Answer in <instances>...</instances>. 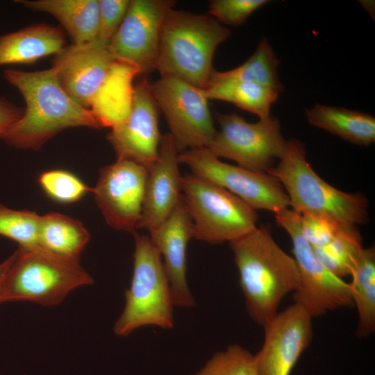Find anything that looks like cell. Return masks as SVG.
Here are the masks:
<instances>
[{
  "label": "cell",
  "mask_w": 375,
  "mask_h": 375,
  "mask_svg": "<svg viewBox=\"0 0 375 375\" xmlns=\"http://www.w3.org/2000/svg\"><path fill=\"white\" fill-rule=\"evenodd\" d=\"M3 75L26 103L22 116L2 138L8 145L36 151L68 128L103 127L92 109L83 108L65 91L53 67L36 72L7 69Z\"/></svg>",
  "instance_id": "obj_1"
},
{
  "label": "cell",
  "mask_w": 375,
  "mask_h": 375,
  "mask_svg": "<svg viewBox=\"0 0 375 375\" xmlns=\"http://www.w3.org/2000/svg\"><path fill=\"white\" fill-rule=\"evenodd\" d=\"M229 244L248 314L263 326L278 312L285 297L297 290L299 275L296 262L263 225Z\"/></svg>",
  "instance_id": "obj_2"
},
{
  "label": "cell",
  "mask_w": 375,
  "mask_h": 375,
  "mask_svg": "<svg viewBox=\"0 0 375 375\" xmlns=\"http://www.w3.org/2000/svg\"><path fill=\"white\" fill-rule=\"evenodd\" d=\"M231 35L209 15L171 8L161 25L156 69L205 90L212 72L217 47Z\"/></svg>",
  "instance_id": "obj_3"
},
{
  "label": "cell",
  "mask_w": 375,
  "mask_h": 375,
  "mask_svg": "<svg viewBox=\"0 0 375 375\" xmlns=\"http://www.w3.org/2000/svg\"><path fill=\"white\" fill-rule=\"evenodd\" d=\"M267 173L280 182L289 198L290 208L299 213H310L356 226L368 220V201L360 193L342 192L324 181L306 159V149L300 140H287L278 165Z\"/></svg>",
  "instance_id": "obj_4"
},
{
  "label": "cell",
  "mask_w": 375,
  "mask_h": 375,
  "mask_svg": "<svg viewBox=\"0 0 375 375\" xmlns=\"http://www.w3.org/2000/svg\"><path fill=\"white\" fill-rule=\"evenodd\" d=\"M0 283V303L29 301L57 306L73 290L93 283L79 260L65 258L40 247L19 248Z\"/></svg>",
  "instance_id": "obj_5"
},
{
  "label": "cell",
  "mask_w": 375,
  "mask_h": 375,
  "mask_svg": "<svg viewBox=\"0 0 375 375\" xmlns=\"http://www.w3.org/2000/svg\"><path fill=\"white\" fill-rule=\"evenodd\" d=\"M174 307L160 253L148 235L135 233L132 278L114 333L124 337L147 326L171 329L174 326Z\"/></svg>",
  "instance_id": "obj_6"
},
{
  "label": "cell",
  "mask_w": 375,
  "mask_h": 375,
  "mask_svg": "<svg viewBox=\"0 0 375 375\" xmlns=\"http://www.w3.org/2000/svg\"><path fill=\"white\" fill-rule=\"evenodd\" d=\"M181 194L197 240L211 244L231 242L257 227L256 209L226 189L193 173L183 176Z\"/></svg>",
  "instance_id": "obj_7"
},
{
  "label": "cell",
  "mask_w": 375,
  "mask_h": 375,
  "mask_svg": "<svg viewBox=\"0 0 375 375\" xmlns=\"http://www.w3.org/2000/svg\"><path fill=\"white\" fill-rule=\"evenodd\" d=\"M276 223L290 235L299 285L292 293L295 303L312 318L328 311L351 306L349 283L331 272L319 260L300 228V215L288 208L274 215Z\"/></svg>",
  "instance_id": "obj_8"
},
{
  "label": "cell",
  "mask_w": 375,
  "mask_h": 375,
  "mask_svg": "<svg viewBox=\"0 0 375 375\" xmlns=\"http://www.w3.org/2000/svg\"><path fill=\"white\" fill-rule=\"evenodd\" d=\"M220 130L207 149L217 158L235 161L238 166L267 172L283 153L286 142L279 120L272 116L248 122L235 112H215Z\"/></svg>",
  "instance_id": "obj_9"
},
{
  "label": "cell",
  "mask_w": 375,
  "mask_h": 375,
  "mask_svg": "<svg viewBox=\"0 0 375 375\" xmlns=\"http://www.w3.org/2000/svg\"><path fill=\"white\" fill-rule=\"evenodd\" d=\"M151 88L178 151L207 148L217 131L204 90L174 76H161Z\"/></svg>",
  "instance_id": "obj_10"
},
{
  "label": "cell",
  "mask_w": 375,
  "mask_h": 375,
  "mask_svg": "<svg viewBox=\"0 0 375 375\" xmlns=\"http://www.w3.org/2000/svg\"><path fill=\"white\" fill-rule=\"evenodd\" d=\"M178 162L188 166L192 173L226 189L256 210H266L275 215L290 208L283 186L267 172L224 162L206 147L181 152Z\"/></svg>",
  "instance_id": "obj_11"
},
{
  "label": "cell",
  "mask_w": 375,
  "mask_h": 375,
  "mask_svg": "<svg viewBox=\"0 0 375 375\" xmlns=\"http://www.w3.org/2000/svg\"><path fill=\"white\" fill-rule=\"evenodd\" d=\"M171 0H132L108 43L113 60L135 74L156 69L162 20L173 8Z\"/></svg>",
  "instance_id": "obj_12"
},
{
  "label": "cell",
  "mask_w": 375,
  "mask_h": 375,
  "mask_svg": "<svg viewBox=\"0 0 375 375\" xmlns=\"http://www.w3.org/2000/svg\"><path fill=\"white\" fill-rule=\"evenodd\" d=\"M148 171L135 162L120 159L100 170L92 192L110 227L135 232L141 217Z\"/></svg>",
  "instance_id": "obj_13"
},
{
  "label": "cell",
  "mask_w": 375,
  "mask_h": 375,
  "mask_svg": "<svg viewBox=\"0 0 375 375\" xmlns=\"http://www.w3.org/2000/svg\"><path fill=\"white\" fill-rule=\"evenodd\" d=\"M158 110L151 84L144 78L132 88L127 117L113 126L107 135L117 159L149 169L158 158L162 139Z\"/></svg>",
  "instance_id": "obj_14"
},
{
  "label": "cell",
  "mask_w": 375,
  "mask_h": 375,
  "mask_svg": "<svg viewBox=\"0 0 375 375\" xmlns=\"http://www.w3.org/2000/svg\"><path fill=\"white\" fill-rule=\"evenodd\" d=\"M108 43L96 39L72 44L53 60L52 67L61 86L83 108H93L117 64L109 52Z\"/></svg>",
  "instance_id": "obj_15"
},
{
  "label": "cell",
  "mask_w": 375,
  "mask_h": 375,
  "mask_svg": "<svg viewBox=\"0 0 375 375\" xmlns=\"http://www.w3.org/2000/svg\"><path fill=\"white\" fill-rule=\"evenodd\" d=\"M312 318L294 303L264 326V341L254 355L258 375H291L312 340Z\"/></svg>",
  "instance_id": "obj_16"
},
{
  "label": "cell",
  "mask_w": 375,
  "mask_h": 375,
  "mask_svg": "<svg viewBox=\"0 0 375 375\" xmlns=\"http://www.w3.org/2000/svg\"><path fill=\"white\" fill-rule=\"evenodd\" d=\"M149 232L151 242L164 260L174 306L194 307L196 302L186 275L187 249L194 238V226L182 197L170 215Z\"/></svg>",
  "instance_id": "obj_17"
},
{
  "label": "cell",
  "mask_w": 375,
  "mask_h": 375,
  "mask_svg": "<svg viewBox=\"0 0 375 375\" xmlns=\"http://www.w3.org/2000/svg\"><path fill=\"white\" fill-rule=\"evenodd\" d=\"M169 133L162 136L158 158L148 171L138 228L148 231L162 223L181 199L178 153Z\"/></svg>",
  "instance_id": "obj_18"
},
{
  "label": "cell",
  "mask_w": 375,
  "mask_h": 375,
  "mask_svg": "<svg viewBox=\"0 0 375 375\" xmlns=\"http://www.w3.org/2000/svg\"><path fill=\"white\" fill-rule=\"evenodd\" d=\"M63 30L40 24L0 35V66L29 65L66 47Z\"/></svg>",
  "instance_id": "obj_19"
},
{
  "label": "cell",
  "mask_w": 375,
  "mask_h": 375,
  "mask_svg": "<svg viewBox=\"0 0 375 375\" xmlns=\"http://www.w3.org/2000/svg\"><path fill=\"white\" fill-rule=\"evenodd\" d=\"M17 2L30 10L51 15L70 35L74 44H85L97 38L98 0H22Z\"/></svg>",
  "instance_id": "obj_20"
},
{
  "label": "cell",
  "mask_w": 375,
  "mask_h": 375,
  "mask_svg": "<svg viewBox=\"0 0 375 375\" xmlns=\"http://www.w3.org/2000/svg\"><path fill=\"white\" fill-rule=\"evenodd\" d=\"M308 122L349 142L369 146L375 142L373 115L334 106L315 103L306 110Z\"/></svg>",
  "instance_id": "obj_21"
},
{
  "label": "cell",
  "mask_w": 375,
  "mask_h": 375,
  "mask_svg": "<svg viewBox=\"0 0 375 375\" xmlns=\"http://www.w3.org/2000/svg\"><path fill=\"white\" fill-rule=\"evenodd\" d=\"M214 71L204 90L208 100L232 103L259 119L271 116L272 106L278 100L280 92L253 82L220 78L215 75Z\"/></svg>",
  "instance_id": "obj_22"
},
{
  "label": "cell",
  "mask_w": 375,
  "mask_h": 375,
  "mask_svg": "<svg viewBox=\"0 0 375 375\" xmlns=\"http://www.w3.org/2000/svg\"><path fill=\"white\" fill-rule=\"evenodd\" d=\"M38 239L40 248L65 258L79 260L90 234L80 221L53 212L40 216Z\"/></svg>",
  "instance_id": "obj_23"
},
{
  "label": "cell",
  "mask_w": 375,
  "mask_h": 375,
  "mask_svg": "<svg viewBox=\"0 0 375 375\" xmlns=\"http://www.w3.org/2000/svg\"><path fill=\"white\" fill-rule=\"evenodd\" d=\"M349 283L358 315L357 335L366 338L375 331V249L362 247L357 254Z\"/></svg>",
  "instance_id": "obj_24"
},
{
  "label": "cell",
  "mask_w": 375,
  "mask_h": 375,
  "mask_svg": "<svg viewBox=\"0 0 375 375\" xmlns=\"http://www.w3.org/2000/svg\"><path fill=\"white\" fill-rule=\"evenodd\" d=\"M279 60L266 37L260 40L255 52L241 65L226 72L215 69V76L256 83L281 93L283 85L278 74Z\"/></svg>",
  "instance_id": "obj_25"
},
{
  "label": "cell",
  "mask_w": 375,
  "mask_h": 375,
  "mask_svg": "<svg viewBox=\"0 0 375 375\" xmlns=\"http://www.w3.org/2000/svg\"><path fill=\"white\" fill-rule=\"evenodd\" d=\"M312 247L321 262L333 274L343 278L350 276L355 258L363 247L362 237L354 226L343 231L324 246Z\"/></svg>",
  "instance_id": "obj_26"
},
{
  "label": "cell",
  "mask_w": 375,
  "mask_h": 375,
  "mask_svg": "<svg viewBox=\"0 0 375 375\" xmlns=\"http://www.w3.org/2000/svg\"><path fill=\"white\" fill-rule=\"evenodd\" d=\"M40 215L30 210H17L0 204V235L24 248L40 247Z\"/></svg>",
  "instance_id": "obj_27"
},
{
  "label": "cell",
  "mask_w": 375,
  "mask_h": 375,
  "mask_svg": "<svg viewBox=\"0 0 375 375\" xmlns=\"http://www.w3.org/2000/svg\"><path fill=\"white\" fill-rule=\"evenodd\" d=\"M192 375H258L254 355L239 344L215 353Z\"/></svg>",
  "instance_id": "obj_28"
},
{
  "label": "cell",
  "mask_w": 375,
  "mask_h": 375,
  "mask_svg": "<svg viewBox=\"0 0 375 375\" xmlns=\"http://www.w3.org/2000/svg\"><path fill=\"white\" fill-rule=\"evenodd\" d=\"M38 183L44 193L60 203H72L81 199L92 188L73 173L64 169L42 172Z\"/></svg>",
  "instance_id": "obj_29"
},
{
  "label": "cell",
  "mask_w": 375,
  "mask_h": 375,
  "mask_svg": "<svg viewBox=\"0 0 375 375\" xmlns=\"http://www.w3.org/2000/svg\"><path fill=\"white\" fill-rule=\"evenodd\" d=\"M269 2L268 0H212L210 1L208 13L219 23L239 26Z\"/></svg>",
  "instance_id": "obj_30"
},
{
  "label": "cell",
  "mask_w": 375,
  "mask_h": 375,
  "mask_svg": "<svg viewBox=\"0 0 375 375\" xmlns=\"http://www.w3.org/2000/svg\"><path fill=\"white\" fill-rule=\"evenodd\" d=\"M351 227L354 226L344 225L325 217L310 213L300 215L301 232L313 247L328 244L340 233Z\"/></svg>",
  "instance_id": "obj_31"
},
{
  "label": "cell",
  "mask_w": 375,
  "mask_h": 375,
  "mask_svg": "<svg viewBox=\"0 0 375 375\" xmlns=\"http://www.w3.org/2000/svg\"><path fill=\"white\" fill-rule=\"evenodd\" d=\"M128 0H98L99 32L97 39L109 42L123 21Z\"/></svg>",
  "instance_id": "obj_32"
},
{
  "label": "cell",
  "mask_w": 375,
  "mask_h": 375,
  "mask_svg": "<svg viewBox=\"0 0 375 375\" xmlns=\"http://www.w3.org/2000/svg\"><path fill=\"white\" fill-rule=\"evenodd\" d=\"M24 113V108L17 106L4 97H0V138Z\"/></svg>",
  "instance_id": "obj_33"
},
{
  "label": "cell",
  "mask_w": 375,
  "mask_h": 375,
  "mask_svg": "<svg viewBox=\"0 0 375 375\" xmlns=\"http://www.w3.org/2000/svg\"><path fill=\"white\" fill-rule=\"evenodd\" d=\"M10 257L0 264V283L3 278V276L10 264Z\"/></svg>",
  "instance_id": "obj_34"
},
{
  "label": "cell",
  "mask_w": 375,
  "mask_h": 375,
  "mask_svg": "<svg viewBox=\"0 0 375 375\" xmlns=\"http://www.w3.org/2000/svg\"><path fill=\"white\" fill-rule=\"evenodd\" d=\"M361 4L363 6V7L367 10V11L370 13H372V1H361Z\"/></svg>",
  "instance_id": "obj_35"
}]
</instances>
